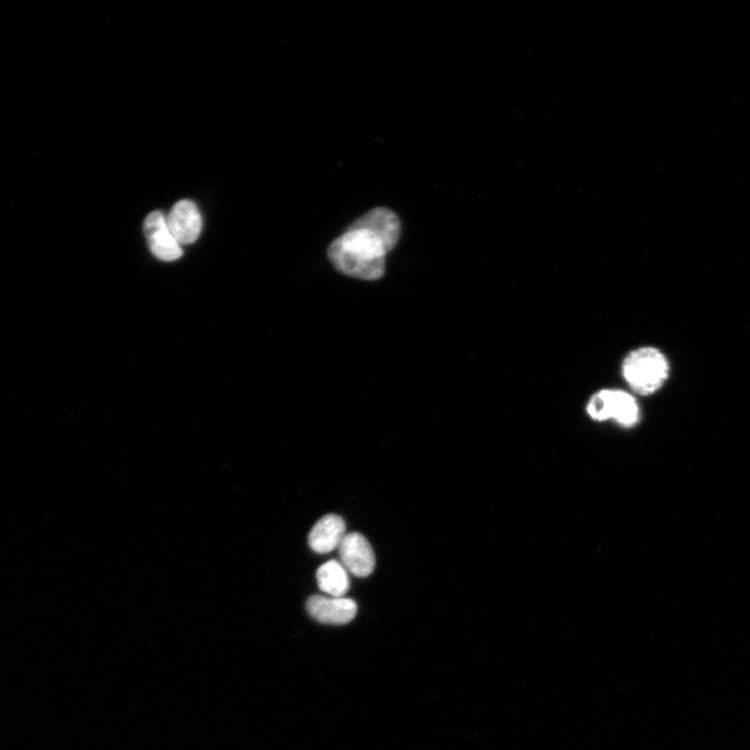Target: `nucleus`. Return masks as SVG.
Instances as JSON below:
<instances>
[{
	"mask_svg": "<svg viewBox=\"0 0 750 750\" xmlns=\"http://www.w3.org/2000/svg\"><path fill=\"white\" fill-rule=\"evenodd\" d=\"M387 254L385 244L377 235L352 225L329 248V258L336 269L363 281L383 277Z\"/></svg>",
	"mask_w": 750,
	"mask_h": 750,
	"instance_id": "f257e3e1",
	"label": "nucleus"
},
{
	"mask_svg": "<svg viewBox=\"0 0 750 750\" xmlns=\"http://www.w3.org/2000/svg\"><path fill=\"white\" fill-rule=\"evenodd\" d=\"M622 374L633 391L647 396L663 387L668 379L669 363L659 349L642 347L624 359Z\"/></svg>",
	"mask_w": 750,
	"mask_h": 750,
	"instance_id": "f03ea898",
	"label": "nucleus"
},
{
	"mask_svg": "<svg viewBox=\"0 0 750 750\" xmlns=\"http://www.w3.org/2000/svg\"><path fill=\"white\" fill-rule=\"evenodd\" d=\"M590 417L597 421L614 419L624 427H632L639 420L636 399L620 390H602L592 396L587 407Z\"/></svg>",
	"mask_w": 750,
	"mask_h": 750,
	"instance_id": "7ed1b4c3",
	"label": "nucleus"
},
{
	"mask_svg": "<svg viewBox=\"0 0 750 750\" xmlns=\"http://www.w3.org/2000/svg\"><path fill=\"white\" fill-rule=\"evenodd\" d=\"M144 233L150 252L157 259L172 262L183 256L181 245L171 234L166 217L161 212L156 211L146 217Z\"/></svg>",
	"mask_w": 750,
	"mask_h": 750,
	"instance_id": "20e7f679",
	"label": "nucleus"
},
{
	"mask_svg": "<svg viewBox=\"0 0 750 750\" xmlns=\"http://www.w3.org/2000/svg\"><path fill=\"white\" fill-rule=\"evenodd\" d=\"M168 228L180 245L195 242L203 229L202 215L188 199L175 204L166 217Z\"/></svg>",
	"mask_w": 750,
	"mask_h": 750,
	"instance_id": "39448f33",
	"label": "nucleus"
},
{
	"mask_svg": "<svg viewBox=\"0 0 750 750\" xmlns=\"http://www.w3.org/2000/svg\"><path fill=\"white\" fill-rule=\"evenodd\" d=\"M339 554L346 569L356 577L366 578L374 569L373 549L367 539L359 533L345 535L339 545Z\"/></svg>",
	"mask_w": 750,
	"mask_h": 750,
	"instance_id": "423d86ee",
	"label": "nucleus"
},
{
	"mask_svg": "<svg viewBox=\"0 0 750 750\" xmlns=\"http://www.w3.org/2000/svg\"><path fill=\"white\" fill-rule=\"evenodd\" d=\"M309 614L325 624H345L352 621L358 611L353 599L315 595L307 603Z\"/></svg>",
	"mask_w": 750,
	"mask_h": 750,
	"instance_id": "0eeeda50",
	"label": "nucleus"
},
{
	"mask_svg": "<svg viewBox=\"0 0 750 750\" xmlns=\"http://www.w3.org/2000/svg\"><path fill=\"white\" fill-rule=\"evenodd\" d=\"M352 227L366 229L377 235L385 244L388 253L396 246L400 237V221L389 209L377 208L356 220Z\"/></svg>",
	"mask_w": 750,
	"mask_h": 750,
	"instance_id": "6e6552de",
	"label": "nucleus"
},
{
	"mask_svg": "<svg viewBox=\"0 0 750 750\" xmlns=\"http://www.w3.org/2000/svg\"><path fill=\"white\" fill-rule=\"evenodd\" d=\"M345 522L338 515L322 517L309 535V544L318 554H329L339 547L345 537Z\"/></svg>",
	"mask_w": 750,
	"mask_h": 750,
	"instance_id": "1a4fd4ad",
	"label": "nucleus"
},
{
	"mask_svg": "<svg viewBox=\"0 0 750 750\" xmlns=\"http://www.w3.org/2000/svg\"><path fill=\"white\" fill-rule=\"evenodd\" d=\"M319 588L332 597H343L349 590V579L345 568L337 561L323 564L317 571Z\"/></svg>",
	"mask_w": 750,
	"mask_h": 750,
	"instance_id": "9d476101",
	"label": "nucleus"
}]
</instances>
